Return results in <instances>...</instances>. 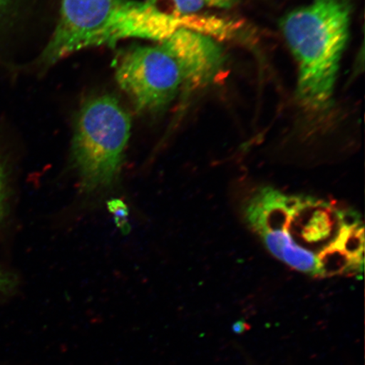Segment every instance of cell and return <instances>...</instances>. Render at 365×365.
<instances>
[{"instance_id":"obj_15","label":"cell","mask_w":365,"mask_h":365,"mask_svg":"<svg viewBox=\"0 0 365 365\" xmlns=\"http://www.w3.org/2000/svg\"><path fill=\"white\" fill-rule=\"evenodd\" d=\"M12 284L13 282L11 281V278L6 276L0 268V291L8 289Z\"/></svg>"},{"instance_id":"obj_2","label":"cell","mask_w":365,"mask_h":365,"mask_svg":"<svg viewBox=\"0 0 365 365\" xmlns=\"http://www.w3.org/2000/svg\"><path fill=\"white\" fill-rule=\"evenodd\" d=\"M188 18H177L148 2L135 0H63L56 30L42 61L53 65L79 50L114 45L122 39L162 41L186 29Z\"/></svg>"},{"instance_id":"obj_13","label":"cell","mask_w":365,"mask_h":365,"mask_svg":"<svg viewBox=\"0 0 365 365\" xmlns=\"http://www.w3.org/2000/svg\"><path fill=\"white\" fill-rule=\"evenodd\" d=\"M108 209L115 217V222L122 231L129 230V225H128V209L124 202L120 200H113L108 202Z\"/></svg>"},{"instance_id":"obj_9","label":"cell","mask_w":365,"mask_h":365,"mask_svg":"<svg viewBox=\"0 0 365 365\" xmlns=\"http://www.w3.org/2000/svg\"><path fill=\"white\" fill-rule=\"evenodd\" d=\"M281 261L296 270L314 275L317 269V257L312 251L301 247L292 239L285 246Z\"/></svg>"},{"instance_id":"obj_8","label":"cell","mask_w":365,"mask_h":365,"mask_svg":"<svg viewBox=\"0 0 365 365\" xmlns=\"http://www.w3.org/2000/svg\"><path fill=\"white\" fill-rule=\"evenodd\" d=\"M331 244L364 266V230L362 222L353 226L340 225L337 235Z\"/></svg>"},{"instance_id":"obj_11","label":"cell","mask_w":365,"mask_h":365,"mask_svg":"<svg viewBox=\"0 0 365 365\" xmlns=\"http://www.w3.org/2000/svg\"><path fill=\"white\" fill-rule=\"evenodd\" d=\"M263 236L267 249L274 257L281 259L285 246L292 240V237L284 231L268 232Z\"/></svg>"},{"instance_id":"obj_10","label":"cell","mask_w":365,"mask_h":365,"mask_svg":"<svg viewBox=\"0 0 365 365\" xmlns=\"http://www.w3.org/2000/svg\"><path fill=\"white\" fill-rule=\"evenodd\" d=\"M150 6L177 18H184L198 14L205 6L203 0H148Z\"/></svg>"},{"instance_id":"obj_12","label":"cell","mask_w":365,"mask_h":365,"mask_svg":"<svg viewBox=\"0 0 365 365\" xmlns=\"http://www.w3.org/2000/svg\"><path fill=\"white\" fill-rule=\"evenodd\" d=\"M9 190L8 168L6 163L0 158V222L7 215Z\"/></svg>"},{"instance_id":"obj_5","label":"cell","mask_w":365,"mask_h":365,"mask_svg":"<svg viewBox=\"0 0 365 365\" xmlns=\"http://www.w3.org/2000/svg\"><path fill=\"white\" fill-rule=\"evenodd\" d=\"M179 66L182 88H203L215 80L225 63V53L215 38L188 29H179L162 41Z\"/></svg>"},{"instance_id":"obj_16","label":"cell","mask_w":365,"mask_h":365,"mask_svg":"<svg viewBox=\"0 0 365 365\" xmlns=\"http://www.w3.org/2000/svg\"><path fill=\"white\" fill-rule=\"evenodd\" d=\"M11 0H0V16L6 11L8 4H10Z\"/></svg>"},{"instance_id":"obj_4","label":"cell","mask_w":365,"mask_h":365,"mask_svg":"<svg viewBox=\"0 0 365 365\" xmlns=\"http://www.w3.org/2000/svg\"><path fill=\"white\" fill-rule=\"evenodd\" d=\"M115 76L141 113L162 112L182 88L180 68L161 44L127 50L116 63Z\"/></svg>"},{"instance_id":"obj_6","label":"cell","mask_w":365,"mask_h":365,"mask_svg":"<svg viewBox=\"0 0 365 365\" xmlns=\"http://www.w3.org/2000/svg\"><path fill=\"white\" fill-rule=\"evenodd\" d=\"M296 196H286L272 189H263L250 200L245 217L251 227L264 235L270 231L287 230Z\"/></svg>"},{"instance_id":"obj_7","label":"cell","mask_w":365,"mask_h":365,"mask_svg":"<svg viewBox=\"0 0 365 365\" xmlns=\"http://www.w3.org/2000/svg\"><path fill=\"white\" fill-rule=\"evenodd\" d=\"M363 270L362 264L354 262L344 251L329 244L318 255L314 276L325 277L341 274H359Z\"/></svg>"},{"instance_id":"obj_3","label":"cell","mask_w":365,"mask_h":365,"mask_svg":"<svg viewBox=\"0 0 365 365\" xmlns=\"http://www.w3.org/2000/svg\"><path fill=\"white\" fill-rule=\"evenodd\" d=\"M130 130V117L115 98L103 96L81 108L73 135L71 163L85 197L107 194L118 184Z\"/></svg>"},{"instance_id":"obj_14","label":"cell","mask_w":365,"mask_h":365,"mask_svg":"<svg viewBox=\"0 0 365 365\" xmlns=\"http://www.w3.org/2000/svg\"><path fill=\"white\" fill-rule=\"evenodd\" d=\"M205 6L220 8V9H230L236 6L240 2V0H203Z\"/></svg>"},{"instance_id":"obj_1","label":"cell","mask_w":365,"mask_h":365,"mask_svg":"<svg viewBox=\"0 0 365 365\" xmlns=\"http://www.w3.org/2000/svg\"><path fill=\"white\" fill-rule=\"evenodd\" d=\"M351 6L346 0H313L280 21L298 63L297 97L305 108L331 105L340 63L350 36Z\"/></svg>"}]
</instances>
